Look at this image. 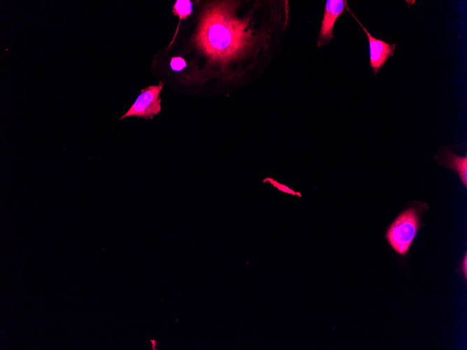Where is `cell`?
<instances>
[{
  "mask_svg": "<svg viewBox=\"0 0 467 350\" xmlns=\"http://www.w3.org/2000/svg\"><path fill=\"white\" fill-rule=\"evenodd\" d=\"M234 1L210 3L201 17L195 41L212 61L226 64L257 47L249 20L236 17Z\"/></svg>",
  "mask_w": 467,
  "mask_h": 350,
  "instance_id": "cell-1",
  "label": "cell"
},
{
  "mask_svg": "<svg viewBox=\"0 0 467 350\" xmlns=\"http://www.w3.org/2000/svg\"><path fill=\"white\" fill-rule=\"evenodd\" d=\"M420 227L418 208L410 207L394 220L386 231L389 245L398 254L405 256Z\"/></svg>",
  "mask_w": 467,
  "mask_h": 350,
  "instance_id": "cell-2",
  "label": "cell"
},
{
  "mask_svg": "<svg viewBox=\"0 0 467 350\" xmlns=\"http://www.w3.org/2000/svg\"><path fill=\"white\" fill-rule=\"evenodd\" d=\"M162 88L163 83L160 81L157 85H150L143 89L130 108L119 119L131 116L152 119L161 110L159 95Z\"/></svg>",
  "mask_w": 467,
  "mask_h": 350,
  "instance_id": "cell-3",
  "label": "cell"
},
{
  "mask_svg": "<svg viewBox=\"0 0 467 350\" xmlns=\"http://www.w3.org/2000/svg\"><path fill=\"white\" fill-rule=\"evenodd\" d=\"M345 7H346L347 10L352 15L367 36L369 43V65L373 69L374 75H377L388 59L394 56L396 44L389 43L373 37L350 10L346 1Z\"/></svg>",
  "mask_w": 467,
  "mask_h": 350,
  "instance_id": "cell-4",
  "label": "cell"
},
{
  "mask_svg": "<svg viewBox=\"0 0 467 350\" xmlns=\"http://www.w3.org/2000/svg\"><path fill=\"white\" fill-rule=\"evenodd\" d=\"M345 3L344 0H327L326 1L317 42L318 48L328 44L333 38V27L337 19L344 13Z\"/></svg>",
  "mask_w": 467,
  "mask_h": 350,
  "instance_id": "cell-5",
  "label": "cell"
},
{
  "mask_svg": "<svg viewBox=\"0 0 467 350\" xmlns=\"http://www.w3.org/2000/svg\"><path fill=\"white\" fill-rule=\"evenodd\" d=\"M435 159L438 163L454 171L465 188L467 187V156L456 155L451 147L439 149Z\"/></svg>",
  "mask_w": 467,
  "mask_h": 350,
  "instance_id": "cell-6",
  "label": "cell"
},
{
  "mask_svg": "<svg viewBox=\"0 0 467 350\" xmlns=\"http://www.w3.org/2000/svg\"><path fill=\"white\" fill-rule=\"evenodd\" d=\"M192 10V2L189 0H178L173 6V13L178 15L180 20H185L191 15Z\"/></svg>",
  "mask_w": 467,
  "mask_h": 350,
  "instance_id": "cell-7",
  "label": "cell"
},
{
  "mask_svg": "<svg viewBox=\"0 0 467 350\" xmlns=\"http://www.w3.org/2000/svg\"><path fill=\"white\" fill-rule=\"evenodd\" d=\"M264 182H268L270 184H271L273 187L277 189L278 191H282L285 194H290L292 196H301V194L299 193V191H295L292 189L289 188L288 186L283 184L282 183L278 182L277 180L271 178V177H266L263 180Z\"/></svg>",
  "mask_w": 467,
  "mask_h": 350,
  "instance_id": "cell-8",
  "label": "cell"
},
{
  "mask_svg": "<svg viewBox=\"0 0 467 350\" xmlns=\"http://www.w3.org/2000/svg\"><path fill=\"white\" fill-rule=\"evenodd\" d=\"M171 66L174 71H180L186 66V62L181 57H173L171 60Z\"/></svg>",
  "mask_w": 467,
  "mask_h": 350,
  "instance_id": "cell-9",
  "label": "cell"
},
{
  "mask_svg": "<svg viewBox=\"0 0 467 350\" xmlns=\"http://www.w3.org/2000/svg\"><path fill=\"white\" fill-rule=\"evenodd\" d=\"M461 270H462V272H464V275L465 277V279H466V277H467V254H466V253L465 254L464 259L462 261Z\"/></svg>",
  "mask_w": 467,
  "mask_h": 350,
  "instance_id": "cell-10",
  "label": "cell"
}]
</instances>
